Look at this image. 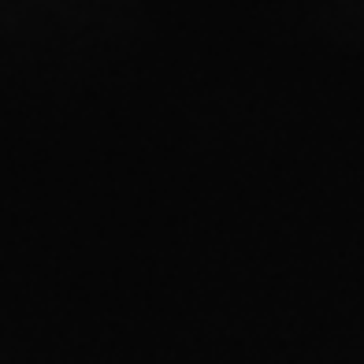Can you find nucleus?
Instances as JSON below:
<instances>
[]
</instances>
